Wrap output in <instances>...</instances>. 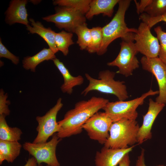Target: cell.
<instances>
[{
  "label": "cell",
  "instance_id": "cell-35",
  "mask_svg": "<svg viewBox=\"0 0 166 166\" xmlns=\"http://www.w3.org/2000/svg\"><path fill=\"white\" fill-rule=\"evenodd\" d=\"M41 1L40 0H30V2L35 4L39 3Z\"/></svg>",
  "mask_w": 166,
  "mask_h": 166
},
{
  "label": "cell",
  "instance_id": "cell-28",
  "mask_svg": "<svg viewBox=\"0 0 166 166\" xmlns=\"http://www.w3.org/2000/svg\"><path fill=\"white\" fill-rule=\"evenodd\" d=\"M139 19L151 28L160 22L163 21L166 23V12L161 15L154 17H151L146 13H143L140 15Z\"/></svg>",
  "mask_w": 166,
  "mask_h": 166
},
{
  "label": "cell",
  "instance_id": "cell-4",
  "mask_svg": "<svg viewBox=\"0 0 166 166\" xmlns=\"http://www.w3.org/2000/svg\"><path fill=\"white\" fill-rule=\"evenodd\" d=\"M140 128L136 120L124 119L113 122L109 130V136L104 144L107 148L125 149L137 142Z\"/></svg>",
  "mask_w": 166,
  "mask_h": 166
},
{
  "label": "cell",
  "instance_id": "cell-34",
  "mask_svg": "<svg viewBox=\"0 0 166 166\" xmlns=\"http://www.w3.org/2000/svg\"><path fill=\"white\" fill-rule=\"evenodd\" d=\"M23 166H38L36 159L33 157L29 158Z\"/></svg>",
  "mask_w": 166,
  "mask_h": 166
},
{
  "label": "cell",
  "instance_id": "cell-33",
  "mask_svg": "<svg viewBox=\"0 0 166 166\" xmlns=\"http://www.w3.org/2000/svg\"><path fill=\"white\" fill-rule=\"evenodd\" d=\"M130 160L129 153L126 154L118 164L119 166H130Z\"/></svg>",
  "mask_w": 166,
  "mask_h": 166
},
{
  "label": "cell",
  "instance_id": "cell-18",
  "mask_svg": "<svg viewBox=\"0 0 166 166\" xmlns=\"http://www.w3.org/2000/svg\"><path fill=\"white\" fill-rule=\"evenodd\" d=\"M119 0H91L88 11L85 14L88 19H91L95 15L102 14L111 17L114 12V8Z\"/></svg>",
  "mask_w": 166,
  "mask_h": 166
},
{
  "label": "cell",
  "instance_id": "cell-16",
  "mask_svg": "<svg viewBox=\"0 0 166 166\" xmlns=\"http://www.w3.org/2000/svg\"><path fill=\"white\" fill-rule=\"evenodd\" d=\"M52 61L63 78L64 83L60 87L61 91L64 93L71 95L74 87L83 84L84 78L80 75L76 77L73 76L63 63L56 57Z\"/></svg>",
  "mask_w": 166,
  "mask_h": 166
},
{
  "label": "cell",
  "instance_id": "cell-3",
  "mask_svg": "<svg viewBox=\"0 0 166 166\" xmlns=\"http://www.w3.org/2000/svg\"><path fill=\"white\" fill-rule=\"evenodd\" d=\"M115 74V72L109 70H102L99 72L98 79H96L85 73V76L89 84L81 94L85 96L90 91H97L113 95L119 101L126 100L128 98L126 86L124 81L114 80Z\"/></svg>",
  "mask_w": 166,
  "mask_h": 166
},
{
  "label": "cell",
  "instance_id": "cell-25",
  "mask_svg": "<svg viewBox=\"0 0 166 166\" xmlns=\"http://www.w3.org/2000/svg\"><path fill=\"white\" fill-rule=\"evenodd\" d=\"M91 35V41L90 45L86 50L90 53H96L99 51L102 41V28L100 27L90 29Z\"/></svg>",
  "mask_w": 166,
  "mask_h": 166
},
{
  "label": "cell",
  "instance_id": "cell-1",
  "mask_svg": "<svg viewBox=\"0 0 166 166\" xmlns=\"http://www.w3.org/2000/svg\"><path fill=\"white\" fill-rule=\"evenodd\" d=\"M109 101L102 97L93 96L87 100L77 102L74 108L66 112L63 118L57 122L59 128L57 133L58 137L62 139L80 133L85 122L102 109Z\"/></svg>",
  "mask_w": 166,
  "mask_h": 166
},
{
  "label": "cell",
  "instance_id": "cell-20",
  "mask_svg": "<svg viewBox=\"0 0 166 166\" xmlns=\"http://www.w3.org/2000/svg\"><path fill=\"white\" fill-rule=\"evenodd\" d=\"M22 147L18 141L0 140V164L5 160L13 162L19 155Z\"/></svg>",
  "mask_w": 166,
  "mask_h": 166
},
{
  "label": "cell",
  "instance_id": "cell-24",
  "mask_svg": "<svg viewBox=\"0 0 166 166\" xmlns=\"http://www.w3.org/2000/svg\"><path fill=\"white\" fill-rule=\"evenodd\" d=\"M74 33L77 36V43L80 49L82 50L86 49L90 44L92 38L90 29L88 27L86 22L78 26Z\"/></svg>",
  "mask_w": 166,
  "mask_h": 166
},
{
  "label": "cell",
  "instance_id": "cell-14",
  "mask_svg": "<svg viewBox=\"0 0 166 166\" xmlns=\"http://www.w3.org/2000/svg\"><path fill=\"white\" fill-rule=\"evenodd\" d=\"M134 146L125 149H114L104 146L96 154V166H116L127 153L131 152Z\"/></svg>",
  "mask_w": 166,
  "mask_h": 166
},
{
  "label": "cell",
  "instance_id": "cell-31",
  "mask_svg": "<svg viewBox=\"0 0 166 166\" xmlns=\"http://www.w3.org/2000/svg\"><path fill=\"white\" fill-rule=\"evenodd\" d=\"M152 0H141L139 2L134 0L138 14H142L146 9L152 2Z\"/></svg>",
  "mask_w": 166,
  "mask_h": 166
},
{
  "label": "cell",
  "instance_id": "cell-30",
  "mask_svg": "<svg viewBox=\"0 0 166 166\" xmlns=\"http://www.w3.org/2000/svg\"><path fill=\"white\" fill-rule=\"evenodd\" d=\"M0 57H4L10 60L15 65L19 63V58L10 52L2 43L0 39Z\"/></svg>",
  "mask_w": 166,
  "mask_h": 166
},
{
  "label": "cell",
  "instance_id": "cell-5",
  "mask_svg": "<svg viewBox=\"0 0 166 166\" xmlns=\"http://www.w3.org/2000/svg\"><path fill=\"white\" fill-rule=\"evenodd\" d=\"M159 93V91H154L150 89L140 97L133 100L109 101L102 109L113 122L124 119L136 120L138 116L136 111L138 107L143 104L147 97Z\"/></svg>",
  "mask_w": 166,
  "mask_h": 166
},
{
  "label": "cell",
  "instance_id": "cell-15",
  "mask_svg": "<svg viewBox=\"0 0 166 166\" xmlns=\"http://www.w3.org/2000/svg\"><path fill=\"white\" fill-rule=\"evenodd\" d=\"M27 0H12L5 13V21L6 23L11 25L16 23L27 26L29 25L28 14L26 6Z\"/></svg>",
  "mask_w": 166,
  "mask_h": 166
},
{
  "label": "cell",
  "instance_id": "cell-27",
  "mask_svg": "<svg viewBox=\"0 0 166 166\" xmlns=\"http://www.w3.org/2000/svg\"><path fill=\"white\" fill-rule=\"evenodd\" d=\"M154 30L160 43L158 57L166 65V32L160 26L155 27Z\"/></svg>",
  "mask_w": 166,
  "mask_h": 166
},
{
  "label": "cell",
  "instance_id": "cell-7",
  "mask_svg": "<svg viewBox=\"0 0 166 166\" xmlns=\"http://www.w3.org/2000/svg\"><path fill=\"white\" fill-rule=\"evenodd\" d=\"M119 53L116 58L107 63L108 66H117L118 73L126 77L132 74L134 70L139 66V62L136 57L138 52L133 41L122 40L120 43Z\"/></svg>",
  "mask_w": 166,
  "mask_h": 166
},
{
  "label": "cell",
  "instance_id": "cell-17",
  "mask_svg": "<svg viewBox=\"0 0 166 166\" xmlns=\"http://www.w3.org/2000/svg\"><path fill=\"white\" fill-rule=\"evenodd\" d=\"M29 21L31 26H26L29 33L37 34L42 38L47 43L50 48L55 54L57 50L55 43L56 33L50 28H46L39 21L36 22L33 18H30Z\"/></svg>",
  "mask_w": 166,
  "mask_h": 166
},
{
  "label": "cell",
  "instance_id": "cell-32",
  "mask_svg": "<svg viewBox=\"0 0 166 166\" xmlns=\"http://www.w3.org/2000/svg\"><path fill=\"white\" fill-rule=\"evenodd\" d=\"M135 166H146L145 163L144 150L142 149L140 155L138 157Z\"/></svg>",
  "mask_w": 166,
  "mask_h": 166
},
{
  "label": "cell",
  "instance_id": "cell-12",
  "mask_svg": "<svg viewBox=\"0 0 166 166\" xmlns=\"http://www.w3.org/2000/svg\"><path fill=\"white\" fill-rule=\"evenodd\" d=\"M143 69L153 74L155 77L159 88V95L155 101L166 104V65L158 57L148 58L144 56L140 59Z\"/></svg>",
  "mask_w": 166,
  "mask_h": 166
},
{
  "label": "cell",
  "instance_id": "cell-22",
  "mask_svg": "<svg viewBox=\"0 0 166 166\" xmlns=\"http://www.w3.org/2000/svg\"><path fill=\"white\" fill-rule=\"evenodd\" d=\"M73 33L62 30L56 33L55 43L58 51H61L64 56H67L69 52V47L74 44L72 38Z\"/></svg>",
  "mask_w": 166,
  "mask_h": 166
},
{
  "label": "cell",
  "instance_id": "cell-13",
  "mask_svg": "<svg viewBox=\"0 0 166 166\" xmlns=\"http://www.w3.org/2000/svg\"><path fill=\"white\" fill-rule=\"evenodd\" d=\"M165 104L154 101L151 98L149 99V107L146 113L143 116L142 125L140 127L137 134V143H142L152 137L151 129L156 117L163 109Z\"/></svg>",
  "mask_w": 166,
  "mask_h": 166
},
{
  "label": "cell",
  "instance_id": "cell-19",
  "mask_svg": "<svg viewBox=\"0 0 166 166\" xmlns=\"http://www.w3.org/2000/svg\"><path fill=\"white\" fill-rule=\"evenodd\" d=\"M55 58V53L50 48H44L33 56L24 57L22 61V66L26 70L35 72L39 64L45 61L53 60Z\"/></svg>",
  "mask_w": 166,
  "mask_h": 166
},
{
  "label": "cell",
  "instance_id": "cell-10",
  "mask_svg": "<svg viewBox=\"0 0 166 166\" xmlns=\"http://www.w3.org/2000/svg\"><path fill=\"white\" fill-rule=\"evenodd\" d=\"M113 123L105 112L98 111L85 122L82 128L90 139L104 144L109 137V130Z\"/></svg>",
  "mask_w": 166,
  "mask_h": 166
},
{
  "label": "cell",
  "instance_id": "cell-26",
  "mask_svg": "<svg viewBox=\"0 0 166 166\" xmlns=\"http://www.w3.org/2000/svg\"><path fill=\"white\" fill-rule=\"evenodd\" d=\"M144 12L152 17L163 14L166 12V0H152Z\"/></svg>",
  "mask_w": 166,
  "mask_h": 166
},
{
  "label": "cell",
  "instance_id": "cell-9",
  "mask_svg": "<svg viewBox=\"0 0 166 166\" xmlns=\"http://www.w3.org/2000/svg\"><path fill=\"white\" fill-rule=\"evenodd\" d=\"M63 106L62 99L60 97L56 104L44 115L36 117V120L38 123L36 128L38 134L32 142L36 144L47 142L50 136L58 132L59 128L57 121V116Z\"/></svg>",
  "mask_w": 166,
  "mask_h": 166
},
{
  "label": "cell",
  "instance_id": "cell-29",
  "mask_svg": "<svg viewBox=\"0 0 166 166\" xmlns=\"http://www.w3.org/2000/svg\"><path fill=\"white\" fill-rule=\"evenodd\" d=\"M8 94L5 93L2 89L0 90V115H4L6 116H8L10 113L9 105L10 102L7 99Z\"/></svg>",
  "mask_w": 166,
  "mask_h": 166
},
{
  "label": "cell",
  "instance_id": "cell-2",
  "mask_svg": "<svg viewBox=\"0 0 166 166\" xmlns=\"http://www.w3.org/2000/svg\"><path fill=\"white\" fill-rule=\"evenodd\" d=\"M131 0H119L118 8L111 20L102 28V41L100 49L97 54L99 56L105 54L109 45L116 39L121 38L125 41H134L135 34L137 29L129 28L125 22V12Z\"/></svg>",
  "mask_w": 166,
  "mask_h": 166
},
{
  "label": "cell",
  "instance_id": "cell-37",
  "mask_svg": "<svg viewBox=\"0 0 166 166\" xmlns=\"http://www.w3.org/2000/svg\"><path fill=\"white\" fill-rule=\"evenodd\" d=\"M46 166H49V165H47Z\"/></svg>",
  "mask_w": 166,
  "mask_h": 166
},
{
  "label": "cell",
  "instance_id": "cell-6",
  "mask_svg": "<svg viewBox=\"0 0 166 166\" xmlns=\"http://www.w3.org/2000/svg\"><path fill=\"white\" fill-rule=\"evenodd\" d=\"M61 140L55 133L48 142L36 144L26 142L22 146L25 150L36 159L38 166H40L42 163L50 166H60L57 158L56 149Z\"/></svg>",
  "mask_w": 166,
  "mask_h": 166
},
{
  "label": "cell",
  "instance_id": "cell-8",
  "mask_svg": "<svg viewBox=\"0 0 166 166\" xmlns=\"http://www.w3.org/2000/svg\"><path fill=\"white\" fill-rule=\"evenodd\" d=\"M55 14L42 18L43 20L54 23L60 30L64 29L68 32L74 33L79 25L85 22V15L75 9L59 6L55 8Z\"/></svg>",
  "mask_w": 166,
  "mask_h": 166
},
{
  "label": "cell",
  "instance_id": "cell-23",
  "mask_svg": "<svg viewBox=\"0 0 166 166\" xmlns=\"http://www.w3.org/2000/svg\"><path fill=\"white\" fill-rule=\"evenodd\" d=\"M91 1V0H56L53 1V4L75 9L85 15L89 10Z\"/></svg>",
  "mask_w": 166,
  "mask_h": 166
},
{
  "label": "cell",
  "instance_id": "cell-11",
  "mask_svg": "<svg viewBox=\"0 0 166 166\" xmlns=\"http://www.w3.org/2000/svg\"><path fill=\"white\" fill-rule=\"evenodd\" d=\"M151 28L145 23H140L135 34L134 40L138 52L148 58L158 57L160 45L159 40L152 34Z\"/></svg>",
  "mask_w": 166,
  "mask_h": 166
},
{
  "label": "cell",
  "instance_id": "cell-36",
  "mask_svg": "<svg viewBox=\"0 0 166 166\" xmlns=\"http://www.w3.org/2000/svg\"><path fill=\"white\" fill-rule=\"evenodd\" d=\"M157 166H164V165H159Z\"/></svg>",
  "mask_w": 166,
  "mask_h": 166
},
{
  "label": "cell",
  "instance_id": "cell-21",
  "mask_svg": "<svg viewBox=\"0 0 166 166\" xmlns=\"http://www.w3.org/2000/svg\"><path fill=\"white\" fill-rule=\"evenodd\" d=\"M4 115H0V140L11 141H18L21 139L22 132L17 127H11L7 124Z\"/></svg>",
  "mask_w": 166,
  "mask_h": 166
}]
</instances>
